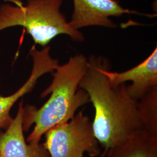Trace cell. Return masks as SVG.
<instances>
[{"label": "cell", "mask_w": 157, "mask_h": 157, "mask_svg": "<svg viewBox=\"0 0 157 157\" xmlns=\"http://www.w3.org/2000/svg\"><path fill=\"white\" fill-rule=\"evenodd\" d=\"M88 68L79 83L94 109L92 122L95 137L104 151L127 140L143 129L138 101L129 95L126 85L113 86L107 77L110 69L108 59L92 56Z\"/></svg>", "instance_id": "obj_1"}, {"label": "cell", "mask_w": 157, "mask_h": 157, "mask_svg": "<svg viewBox=\"0 0 157 157\" xmlns=\"http://www.w3.org/2000/svg\"><path fill=\"white\" fill-rule=\"evenodd\" d=\"M88 64V59L79 54L71 57L67 63L58 65L52 73L51 84L41 94L44 98L51 94L49 99L39 109L30 105L24 107V131H28L34 124L26 139L28 143H39L47 131L69 121L80 107L90 102L87 93L78 88Z\"/></svg>", "instance_id": "obj_2"}, {"label": "cell", "mask_w": 157, "mask_h": 157, "mask_svg": "<svg viewBox=\"0 0 157 157\" xmlns=\"http://www.w3.org/2000/svg\"><path fill=\"white\" fill-rule=\"evenodd\" d=\"M23 5L13 0L14 5L0 6V32L14 26H22L35 44L43 47L61 34L69 36L76 41L84 40L83 34L73 28L60 11L63 0H26Z\"/></svg>", "instance_id": "obj_3"}, {"label": "cell", "mask_w": 157, "mask_h": 157, "mask_svg": "<svg viewBox=\"0 0 157 157\" xmlns=\"http://www.w3.org/2000/svg\"><path fill=\"white\" fill-rule=\"evenodd\" d=\"M44 143L51 157H99L101 147L95 137L92 122L83 111L67 122L45 132Z\"/></svg>", "instance_id": "obj_4"}, {"label": "cell", "mask_w": 157, "mask_h": 157, "mask_svg": "<svg viewBox=\"0 0 157 157\" xmlns=\"http://www.w3.org/2000/svg\"><path fill=\"white\" fill-rule=\"evenodd\" d=\"M74 11L69 25L78 30L88 26L115 28L117 25L109 18L135 13L124 9L117 0H73Z\"/></svg>", "instance_id": "obj_5"}, {"label": "cell", "mask_w": 157, "mask_h": 157, "mask_svg": "<svg viewBox=\"0 0 157 157\" xmlns=\"http://www.w3.org/2000/svg\"><path fill=\"white\" fill-rule=\"evenodd\" d=\"M50 52L49 46L38 50L33 45L29 52L33 59V68L28 79L11 95H0V129H6L11 124L13 119L10 115V111L17 101L33 90L40 77L46 73H52L59 65L58 60L52 58Z\"/></svg>", "instance_id": "obj_6"}, {"label": "cell", "mask_w": 157, "mask_h": 157, "mask_svg": "<svg viewBox=\"0 0 157 157\" xmlns=\"http://www.w3.org/2000/svg\"><path fill=\"white\" fill-rule=\"evenodd\" d=\"M107 77L113 86H118L130 81L126 86L129 95L139 101L144 95L157 86V48L144 61L136 67L122 72H112L107 70Z\"/></svg>", "instance_id": "obj_7"}, {"label": "cell", "mask_w": 157, "mask_h": 157, "mask_svg": "<svg viewBox=\"0 0 157 157\" xmlns=\"http://www.w3.org/2000/svg\"><path fill=\"white\" fill-rule=\"evenodd\" d=\"M24 106L20 102L15 118L0 133V157H51L44 143H28L23 134Z\"/></svg>", "instance_id": "obj_8"}, {"label": "cell", "mask_w": 157, "mask_h": 157, "mask_svg": "<svg viewBox=\"0 0 157 157\" xmlns=\"http://www.w3.org/2000/svg\"><path fill=\"white\" fill-rule=\"evenodd\" d=\"M99 157H157V135L141 129Z\"/></svg>", "instance_id": "obj_9"}, {"label": "cell", "mask_w": 157, "mask_h": 157, "mask_svg": "<svg viewBox=\"0 0 157 157\" xmlns=\"http://www.w3.org/2000/svg\"><path fill=\"white\" fill-rule=\"evenodd\" d=\"M138 107L143 129L157 135V86L138 101Z\"/></svg>", "instance_id": "obj_10"}]
</instances>
